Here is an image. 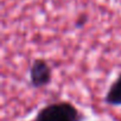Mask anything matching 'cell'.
<instances>
[{
	"instance_id": "obj_3",
	"label": "cell",
	"mask_w": 121,
	"mask_h": 121,
	"mask_svg": "<svg viewBox=\"0 0 121 121\" xmlns=\"http://www.w3.org/2000/svg\"><path fill=\"white\" fill-rule=\"evenodd\" d=\"M104 103L113 107H121V73L110 84L104 96Z\"/></svg>"
},
{
	"instance_id": "obj_2",
	"label": "cell",
	"mask_w": 121,
	"mask_h": 121,
	"mask_svg": "<svg viewBox=\"0 0 121 121\" xmlns=\"http://www.w3.org/2000/svg\"><path fill=\"white\" fill-rule=\"evenodd\" d=\"M30 84L36 89L44 88L51 83L52 80V70L49 63L43 58L35 59L29 71Z\"/></svg>"
},
{
	"instance_id": "obj_1",
	"label": "cell",
	"mask_w": 121,
	"mask_h": 121,
	"mask_svg": "<svg viewBox=\"0 0 121 121\" xmlns=\"http://www.w3.org/2000/svg\"><path fill=\"white\" fill-rule=\"evenodd\" d=\"M84 114L69 101H57L44 106L31 121H83Z\"/></svg>"
}]
</instances>
